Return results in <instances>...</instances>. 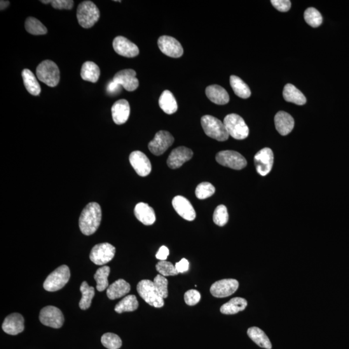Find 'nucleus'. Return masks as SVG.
<instances>
[{
    "mask_svg": "<svg viewBox=\"0 0 349 349\" xmlns=\"http://www.w3.org/2000/svg\"><path fill=\"white\" fill-rule=\"evenodd\" d=\"M102 210L97 203H90L84 208L79 218V227L82 233L91 236L96 232L101 223Z\"/></svg>",
    "mask_w": 349,
    "mask_h": 349,
    "instance_id": "1",
    "label": "nucleus"
},
{
    "mask_svg": "<svg viewBox=\"0 0 349 349\" xmlns=\"http://www.w3.org/2000/svg\"><path fill=\"white\" fill-rule=\"evenodd\" d=\"M201 123L204 132L208 137L221 142L228 139L229 134L223 122L213 116L205 115L201 118Z\"/></svg>",
    "mask_w": 349,
    "mask_h": 349,
    "instance_id": "2",
    "label": "nucleus"
},
{
    "mask_svg": "<svg viewBox=\"0 0 349 349\" xmlns=\"http://www.w3.org/2000/svg\"><path fill=\"white\" fill-rule=\"evenodd\" d=\"M100 16L99 9L93 2H83L77 8V20L80 25L85 29L92 27L99 20Z\"/></svg>",
    "mask_w": 349,
    "mask_h": 349,
    "instance_id": "3",
    "label": "nucleus"
},
{
    "mask_svg": "<svg viewBox=\"0 0 349 349\" xmlns=\"http://www.w3.org/2000/svg\"><path fill=\"white\" fill-rule=\"evenodd\" d=\"M36 76L39 81L46 84L47 86L56 87L59 83L60 72L59 68L53 61L46 60L43 61L36 68Z\"/></svg>",
    "mask_w": 349,
    "mask_h": 349,
    "instance_id": "4",
    "label": "nucleus"
},
{
    "mask_svg": "<svg viewBox=\"0 0 349 349\" xmlns=\"http://www.w3.org/2000/svg\"><path fill=\"white\" fill-rule=\"evenodd\" d=\"M229 136L238 140L245 139L249 135V128L244 119L238 114L232 113L227 115L223 121Z\"/></svg>",
    "mask_w": 349,
    "mask_h": 349,
    "instance_id": "5",
    "label": "nucleus"
},
{
    "mask_svg": "<svg viewBox=\"0 0 349 349\" xmlns=\"http://www.w3.org/2000/svg\"><path fill=\"white\" fill-rule=\"evenodd\" d=\"M70 270L67 265L58 267L49 274L44 283V289L49 292H55L62 289L69 282Z\"/></svg>",
    "mask_w": 349,
    "mask_h": 349,
    "instance_id": "6",
    "label": "nucleus"
},
{
    "mask_svg": "<svg viewBox=\"0 0 349 349\" xmlns=\"http://www.w3.org/2000/svg\"><path fill=\"white\" fill-rule=\"evenodd\" d=\"M137 290L139 296L149 305L161 308L165 304L164 299L157 292L153 282L148 280L140 281L138 283Z\"/></svg>",
    "mask_w": 349,
    "mask_h": 349,
    "instance_id": "7",
    "label": "nucleus"
},
{
    "mask_svg": "<svg viewBox=\"0 0 349 349\" xmlns=\"http://www.w3.org/2000/svg\"><path fill=\"white\" fill-rule=\"evenodd\" d=\"M215 159L219 165L236 170H242L247 165L244 157L235 151H220L216 154Z\"/></svg>",
    "mask_w": 349,
    "mask_h": 349,
    "instance_id": "8",
    "label": "nucleus"
},
{
    "mask_svg": "<svg viewBox=\"0 0 349 349\" xmlns=\"http://www.w3.org/2000/svg\"><path fill=\"white\" fill-rule=\"evenodd\" d=\"M115 252V248L109 243H100L91 250L90 259L97 265H104L113 259Z\"/></svg>",
    "mask_w": 349,
    "mask_h": 349,
    "instance_id": "9",
    "label": "nucleus"
},
{
    "mask_svg": "<svg viewBox=\"0 0 349 349\" xmlns=\"http://www.w3.org/2000/svg\"><path fill=\"white\" fill-rule=\"evenodd\" d=\"M39 318L42 324L54 329H60L64 322L62 311L54 306H47L42 308Z\"/></svg>",
    "mask_w": 349,
    "mask_h": 349,
    "instance_id": "10",
    "label": "nucleus"
},
{
    "mask_svg": "<svg viewBox=\"0 0 349 349\" xmlns=\"http://www.w3.org/2000/svg\"><path fill=\"white\" fill-rule=\"evenodd\" d=\"M174 142V137L170 132L160 131L154 135V139L148 144L149 151L154 156L163 154Z\"/></svg>",
    "mask_w": 349,
    "mask_h": 349,
    "instance_id": "11",
    "label": "nucleus"
},
{
    "mask_svg": "<svg viewBox=\"0 0 349 349\" xmlns=\"http://www.w3.org/2000/svg\"><path fill=\"white\" fill-rule=\"evenodd\" d=\"M254 163L257 173L266 176L273 169L274 153L268 147H264L257 152L254 157Z\"/></svg>",
    "mask_w": 349,
    "mask_h": 349,
    "instance_id": "12",
    "label": "nucleus"
},
{
    "mask_svg": "<svg viewBox=\"0 0 349 349\" xmlns=\"http://www.w3.org/2000/svg\"><path fill=\"white\" fill-rule=\"evenodd\" d=\"M239 288V282L234 279H224L217 281L210 287L213 296L222 298L232 295Z\"/></svg>",
    "mask_w": 349,
    "mask_h": 349,
    "instance_id": "13",
    "label": "nucleus"
},
{
    "mask_svg": "<svg viewBox=\"0 0 349 349\" xmlns=\"http://www.w3.org/2000/svg\"><path fill=\"white\" fill-rule=\"evenodd\" d=\"M158 46L162 53L168 57L177 58L183 55L184 51L181 44L172 36H161L158 40Z\"/></svg>",
    "mask_w": 349,
    "mask_h": 349,
    "instance_id": "14",
    "label": "nucleus"
},
{
    "mask_svg": "<svg viewBox=\"0 0 349 349\" xmlns=\"http://www.w3.org/2000/svg\"><path fill=\"white\" fill-rule=\"evenodd\" d=\"M131 165L136 173L141 177H146L151 172L150 161L144 153L140 151L132 152L130 156Z\"/></svg>",
    "mask_w": 349,
    "mask_h": 349,
    "instance_id": "15",
    "label": "nucleus"
},
{
    "mask_svg": "<svg viewBox=\"0 0 349 349\" xmlns=\"http://www.w3.org/2000/svg\"><path fill=\"white\" fill-rule=\"evenodd\" d=\"M113 47L118 55L124 57L133 58L139 54V49L134 43L125 37L119 36L114 39Z\"/></svg>",
    "mask_w": 349,
    "mask_h": 349,
    "instance_id": "16",
    "label": "nucleus"
},
{
    "mask_svg": "<svg viewBox=\"0 0 349 349\" xmlns=\"http://www.w3.org/2000/svg\"><path fill=\"white\" fill-rule=\"evenodd\" d=\"M193 156V151L188 147H178L171 152L167 160V165L171 169H177L190 160Z\"/></svg>",
    "mask_w": 349,
    "mask_h": 349,
    "instance_id": "17",
    "label": "nucleus"
},
{
    "mask_svg": "<svg viewBox=\"0 0 349 349\" xmlns=\"http://www.w3.org/2000/svg\"><path fill=\"white\" fill-rule=\"evenodd\" d=\"M137 73L133 69H124L117 72L114 76L113 81L114 83L123 87L128 91H133L139 87V80L137 79Z\"/></svg>",
    "mask_w": 349,
    "mask_h": 349,
    "instance_id": "18",
    "label": "nucleus"
},
{
    "mask_svg": "<svg viewBox=\"0 0 349 349\" xmlns=\"http://www.w3.org/2000/svg\"><path fill=\"white\" fill-rule=\"evenodd\" d=\"M172 205L177 214L186 221H192L196 219V210L191 203L184 197H175L172 201Z\"/></svg>",
    "mask_w": 349,
    "mask_h": 349,
    "instance_id": "19",
    "label": "nucleus"
},
{
    "mask_svg": "<svg viewBox=\"0 0 349 349\" xmlns=\"http://www.w3.org/2000/svg\"><path fill=\"white\" fill-rule=\"evenodd\" d=\"M2 329L6 333L17 335L24 330V319L23 316L18 313H13L7 316L2 325Z\"/></svg>",
    "mask_w": 349,
    "mask_h": 349,
    "instance_id": "20",
    "label": "nucleus"
},
{
    "mask_svg": "<svg viewBox=\"0 0 349 349\" xmlns=\"http://www.w3.org/2000/svg\"><path fill=\"white\" fill-rule=\"evenodd\" d=\"M112 117L114 123L121 125L128 121L130 114V106L126 100L117 101L111 107Z\"/></svg>",
    "mask_w": 349,
    "mask_h": 349,
    "instance_id": "21",
    "label": "nucleus"
},
{
    "mask_svg": "<svg viewBox=\"0 0 349 349\" xmlns=\"http://www.w3.org/2000/svg\"><path fill=\"white\" fill-rule=\"evenodd\" d=\"M276 130L280 134L285 136L289 134L294 127V120L292 117L285 111H279L274 118Z\"/></svg>",
    "mask_w": 349,
    "mask_h": 349,
    "instance_id": "22",
    "label": "nucleus"
},
{
    "mask_svg": "<svg viewBox=\"0 0 349 349\" xmlns=\"http://www.w3.org/2000/svg\"><path fill=\"white\" fill-rule=\"evenodd\" d=\"M134 214L136 218L144 225H152L156 221L154 210L146 203H138L135 208Z\"/></svg>",
    "mask_w": 349,
    "mask_h": 349,
    "instance_id": "23",
    "label": "nucleus"
},
{
    "mask_svg": "<svg viewBox=\"0 0 349 349\" xmlns=\"http://www.w3.org/2000/svg\"><path fill=\"white\" fill-rule=\"evenodd\" d=\"M206 95L211 102L217 105H225L229 100L228 93L225 89L219 85H211L206 89Z\"/></svg>",
    "mask_w": 349,
    "mask_h": 349,
    "instance_id": "24",
    "label": "nucleus"
},
{
    "mask_svg": "<svg viewBox=\"0 0 349 349\" xmlns=\"http://www.w3.org/2000/svg\"><path fill=\"white\" fill-rule=\"evenodd\" d=\"M131 290L130 285L123 279L116 281L107 289V296L109 299L121 298L128 294Z\"/></svg>",
    "mask_w": 349,
    "mask_h": 349,
    "instance_id": "25",
    "label": "nucleus"
},
{
    "mask_svg": "<svg viewBox=\"0 0 349 349\" xmlns=\"http://www.w3.org/2000/svg\"><path fill=\"white\" fill-rule=\"evenodd\" d=\"M283 98L287 102L294 103L299 105L306 104V99L304 95L292 84H288L285 86L283 92Z\"/></svg>",
    "mask_w": 349,
    "mask_h": 349,
    "instance_id": "26",
    "label": "nucleus"
},
{
    "mask_svg": "<svg viewBox=\"0 0 349 349\" xmlns=\"http://www.w3.org/2000/svg\"><path fill=\"white\" fill-rule=\"evenodd\" d=\"M159 104L162 110L168 114L175 113L177 111L178 105L176 99L170 91H163L159 98Z\"/></svg>",
    "mask_w": 349,
    "mask_h": 349,
    "instance_id": "27",
    "label": "nucleus"
},
{
    "mask_svg": "<svg viewBox=\"0 0 349 349\" xmlns=\"http://www.w3.org/2000/svg\"><path fill=\"white\" fill-rule=\"evenodd\" d=\"M247 301L245 299L235 297L224 304L220 308V311L223 315H236L239 312L244 311L247 308Z\"/></svg>",
    "mask_w": 349,
    "mask_h": 349,
    "instance_id": "28",
    "label": "nucleus"
},
{
    "mask_svg": "<svg viewBox=\"0 0 349 349\" xmlns=\"http://www.w3.org/2000/svg\"><path fill=\"white\" fill-rule=\"evenodd\" d=\"M22 76L25 88L30 95L38 96L41 94V86L33 72L29 69H25L23 70Z\"/></svg>",
    "mask_w": 349,
    "mask_h": 349,
    "instance_id": "29",
    "label": "nucleus"
},
{
    "mask_svg": "<svg viewBox=\"0 0 349 349\" xmlns=\"http://www.w3.org/2000/svg\"><path fill=\"white\" fill-rule=\"evenodd\" d=\"M81 75L84 81L97 83L100 75V68L95 63L88 61L82 67Z\"/></svg>",
    "mask_w": 349,
    "mask_h": 349,
    "instance_id": "30",
    "label": "nucleus"
},
{
    "mask_svg": "<svg viewBox=\"0 0 349 349\" xmlns=\"http://www.w3.org/2000/svg\"><path fill=\"white\" fill-rule=\"evenodd\" d=\"M248 336L260 347L271 349L273 347L270 339L264 333L263 330L256 327H250L248 329Z\"/></svg>",
    "mask_w": 349,
    "mask_h": 349,
    "instance_id": "31",
    "label": "nucleus"
},
{
    "mask_svg": "<svg viewBox=\"0 0 349 349\" xmlns=\"http://www.w3.org/2000/svg\"><path fill=\"white\" fill-rule=\"evenodd\" d=\"M229 83L234 93L239 97L248 98L251 95L249 87L240 77L231 75L229 79Z\"/></svg>",
    "mask_w": 349,
    "mask_h": 349,
    "instance_id": "32",
    "label": "nucleus"
},
{
    "mask_svg": "<svg viewBox=\"0 0 349 349\" xmlns=\"http://www.w3.org/2000/svg\"><path fill=\"white\" fill-rule=\"evenodd\" d=\"M139 307V302L134 295H129L119 301L114 307L116 313L121 314L125 312H133Z\"/></svg>",
    "mask_w": 349,
    "mask_h": 349,
    "instance_id": "33",
    "label": "nucleus"
},
{
    "mask_svg": "<svg viewBox=\"0 0 349 349\" xmlns=\"http://www.w3.org/2000/svg\"><path fill=\"white\" fill-rule=\"evenodd\" d=\"M82 292V298L79 302V306L82 310H87L90 307L93 297L95 296L94 287H90L88 283L84 282L80 288Z\"/></svg>",
    "mask_w": 349,
    "mask_h": 349,
    "instance_id": "34",
    "label": "nucleus"
},
{
    "mask_svg": "<svg viewBox=\"0 0 349 349\" xmlns=\"http://www.w3.org/2000/svg\"><path fill=\"white\" fill-rule=\"evenodd\" d=\"M110 273L109 266H104L98 268L94 276L97 282V289L98 291L102 292L109 287L108 276Z\"/></svg>",
    "mask_w": 349,
    "mask_h": 349,
    "instance_id": "35",
    "label": "nucleus"
},
{
    "mask_svg": "<svg viewBox=\"0 0 349 349\" xmlns=\"http://www.w3.org/2000/svg\"><path fill=\"white\" fill-rule=\"evenodd\" d=\"M25 27L27 31L32 35H44L48 32L45 25L41 21L33 17L27 18L25 22Z\"/></svg>",
    "mask_w": 349,
    "mask_h": 349,
    "instance_id": "36",
    "label": "nucleus"
},
{
    "mask_svg": "<svg viewBox=\"0 0 349 349\" xmlns=\"http://www.w3.org/2000/svg\"><path fill=\"white\" fill-rule=\"evenodd\" d=\"M304 18L309 25L315 28L319 27L323 22L322 16L320 12L313 8H308L304 11Z\"/></svg>",
    "mask_w": 349,
    "mask_h": 349,
    "instance_id": "37",
    "label": "nucleus"
},
{
    "mask_svg": "<svg viewBox=\"0 0 349 349\" xmlns=\"http://www.w3.org/2000/svg\"><path fill=\"white\" fill-rule=\"evenodd\" d=\"M102 345L108 349H119L121 347L122 342L120 337L113 333H105L101 338Z\"/></svg>",
    "mask_w": 349,
    "mask_h": 349,
    "instance_id": "38",
    "label": "nucleus"
},
{
    "mask_svg": "<svg viewBox=\"0 0 349 349\" xmlns=\"http://www.w3.org/2000/svg\"><path fill=\"white\" fill-rule=\"evenodd\" d=\"M228 210L225 206L221 205L215 208L213 215V220L215 224L219 226H224L228 222Z\"/></svg>",
    "mask_w": 349,
    "mask_h": 349,
    "instance_id": "39",
    "label": "nucleus"
},
{
    "mask_svg": "<svg viewBox=\"0 0 349 349\" xmlns=\"http://www.w3.org/2000/svg\"><path fill=\"white\" fill-rule=\"evenodd\" d=\"M215 188L210 182H204L199 184L196 189V195L199 199H206L214 195Z\"/></svg>",
    "mask_w": 349,
    "mask_h": 349,
    "instance_id": "40",
    "label": "nucleus"
},
{
    "mask_svg": "<svg viewBox=\"0 0 349 349\" xmlns=\"http://www.w3.org/2000/svg\"><path fill=\"white\" fill-rule=\"evenodd\" d=\"M154 287L159 296L162 298L165 299L168 296V282L167 279L165 276L158 274L154 278L153 280Z\"/></svg>",
    "mask_w": 349,
    "mask_h": 349,
    "instance_id": "41",
    "label": "nucleus"
},
{
    "mask_svg": "<svg viewBox=\"0 0 349 349\" xmlns=\"http://www.w3.org/2000/svg\"><path fill=\"white\" fill-rule=\"evenodd\" d=\"M156 269L161 275L165 277V276H176L179 274L175 266L171 262L161 261L156 264Z\"/></svg>",
    "mask_w": 349,
    "mask_h": 349,
    "instance_id": "42",
    "label": "nucleus"
},
{
    "mask_svg": "<svg viewBox=\"0 0 349 349\" xmlns=\"http://www.w3.org/2000/svg\"><path fill=\"white\" fill-rule=\"evenodd\" d=\"M200 292L197 290H189L184 294V301L188 305L193 306L201 300Z\"/></svg>",
    "mask_w": 349,
    "mask_h": 349,
    "instance_id": "43",
    "label": "nucleus"
},
{
    "mask_svg": "<svg viewBox=\"0 0 349 349\" xmlns=\"http://www.w3.org/2000/svg\"><path fill=\"white\" fill-rule=\"evenodd\" d=\"M50 4L56 9L70 10L73 7L74 2L72 0H53Z\"/></svg>",
    "mask_w": 349,
    "mask_h": 349,
    "instance_id": "44",
    "label": "nucleus"
},
{
    "mask_svg": "<svg viewBox=\"0 0 349 349\" xmlns=\"http://www.w3.org/2000/svg\"><path fill=\"white\" fill-rule=\"evenodd\" d=\"M271 3L277 10L283 13L289 11L291 8V2L289 0H272Z\"/></svg>",
    "mask_w": 349,
    "mask_h": 349,
    "instance_id": "45",
    "label": "nucleus"
},
{
    "mask_svg": "<svg viewBox=\"0 0 349 349\" xmlns=\"http://www.w3.org/2000/svg\"><path fill=\"white\" fill-rule=\"evenodd\" d=\"M175 268H176L178 273H185L189 270V263L188 260L183 258L180 260L175 264Z\"/></svg>",
    "mask_w": 349,
    "mask_h": 349,
    "instance_id": "46",
    "label": "nucleus"
},
{
    "mask_svg": "<svg viewBox=\"0 0 349 349\" xmlns=\"http://www.w3.org/2000/svg\"><path fill=\"white\" fill-rule=\"evenodd\" d=\"M122 86L114 83L113 81L109 82L107 87V92L110 95H116L121 92Z\"/></svg>",
    "mask_w": 349,
    "mask_h": 349,
    "instance_id": "47",
    "label": "nucleus"
},
{
    "mask_svg": "<svg viewBox=\"0 0 349 349\" xmlns=\"http://www.w3.org/2000/svg\"><path fill=\"white\" fill-rule=\"evenodd\" d=\"M169 255V249L165 247V246H162V247L159 248L158 253H157L156 258L160 260V261H166Z\"/></svg>",
    "mask_w": 349,
    "mask_h": 349,
    "instance_id": "48",
    "label": "nucleus"
},
{
    "mask_svg": "<svg viewBox=\"0 0 349 349\" xmlns=\"http://www.w3.org/2000/svg\"><path fill=\"white\" fill-rule=\"evenodd\" d=\"M9 5V1H4V0H2V1L0 2V8H1V11H3L4 9H6L7 8H8Z\"/></svg>",
    "mask_w": 349,
    "mask_h": 349,
    "instance_id": "49",
    "label": "nucleus"
}]
</instances>
